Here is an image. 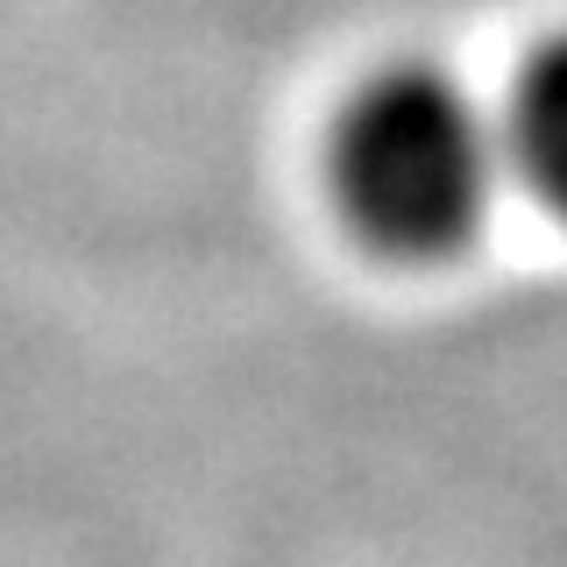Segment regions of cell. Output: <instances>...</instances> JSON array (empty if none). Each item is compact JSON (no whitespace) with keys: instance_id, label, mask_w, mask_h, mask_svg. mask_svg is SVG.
<instances>
[{"instance_id":"1","label":"cell","mask_w":567,"mask_h":567,"mask_svg":"<svg viewBox=\"0 0 567 567\" xmlns=\"http://www.w3.org/2000/svg\"><path fill=\"white\" fill-rule=\"evenodd\" d=\"M504 128L440 64H383L333 121V199L383 256L433 262L483 227Z\"/></svg>"},{"instance_id":"2","label":"cell","mask_w":567,"mask_h":567,"mask_svg":"<svg viewBox=\"0 0 567 567\" xmlns=\"http://www.w3.org/2000/svg\"><path fill=\"white\" fill-rule=\"evenodd\" d=\"M496 128H504V171H518L567 220V35L532 50V64L511 85V114Z\"/></svg>"}]
</instances>
